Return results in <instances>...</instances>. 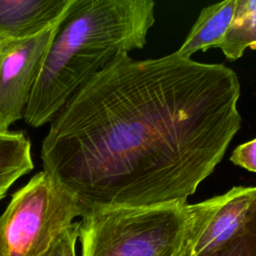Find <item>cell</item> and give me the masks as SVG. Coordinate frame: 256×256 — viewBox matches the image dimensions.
I'll use <instances>...</instances> for the list:
<instances>
[{
	"mask_svg": "<svg viewBox=\"0 0 256 256\" xmlns=\"http://www.w3.org/2000/svg\"><path fill=\"white\" fill-rule=\"evenodd\" d=\"M57 25L31 38L0 41V134L8 133L13 123L24 118L42 59Z\"/></svg>",
	"mask_w": 256,
	"mask_h": 256,
	"instance_id": "5",
	"label": "cell"
},
{
	"mask_svg": "<svg viewBox=\"0 0 256 256\" xmlns=\"http://www.w3.org/2000/svg\"><path fill=\"white\" fill-rule=\"evenodd\" d=\"M194 209L182 201L92 209L80 221L82 256H179Z\"/></svg>",
	"mask_w": 256,
	"mask_h": 256,
	"instance_id": "3",
	"label": "cell"
},
{
	"mask_svg": "<svg viewBox=\"0 0 256 256\" xmlns=\"http://www.w3.org/2000/svg\"><path fill=\"white\" fill-rule=\"evenodd\" d=\"M154 11L152 0H72L42 59L25 122L35 128L50 123L119 53L142 49Z\"/></svg>",
	"mask_w": 256,
	"mask_h": 256,
	"instance_id": "2",
	"label": "cell"
},
{
	"mask_svg": "<svg viewBox=\"0 0 256 256\" xmlns=\"http://www.w3.org/2000/svg\"><path fill=\"white\" fill-rule=\"evenodd\" d=\"M79 226L80 221H76L64 230L42 256H76Z\"/></svg>",
	"mask_w": 256,
	"mask_h": 256,
	"instance_id": "12",
	"label": "cell"
},
{
	"mask_svg": "<svg viewBox=\"0 0 256 256\" xmlns=\"http://www.w3.org/2000/svg\"><path fill=\"white\" fill-rule=\"evenodd\" d=\"M72 0H0V41L34 37L63 18Z\"/></svg>",
	"mask_w": 256,
	"mask_h": 256,
	"instance_id": "7",
	"label": "cell"
},
{
	"mask_svg": "<svg viewBox=\"0 0 256 256\" xmlns=\"http://www.w3.org/2000/svg\"><path fill=\"white\" fill-rule=\"evenodd\" d=\"M239 97L238 76L223 64L121 52L50 122L44 171L76 197L82 217L187 202L241 127Z\"/></svg>",
	"mask_w": 256,
	"mask_h": 256,
	"instance_id": "1",
	"label": "cell"
},
{
	"mask_svg": "<svg viewBox=\"0 0 256 256\" xmlns=\"http://www.w3.org/2000/svg\"><path fill=\"white\" fill-rule=\"evenodd\" d=\"M237 0H226L204 7L184 42L175 53L182 58H190L197 51L215 48L232 21Z\"/></svg>",
	"mask_w": 256,
	"mask_h": 256,
	"instance_id": "8",
	"label": "cell"
},
{
	"mask_svg": "<svg viewBox=\"0 0 256 256\" xmlns=\"http://www.w3.org/2000/svg\"><path fill=\"white\" fill-rule=\"evenodd\" d=\"M256 200V186H234L194 243L180 256H204L231 240L246 222Z\"/></svg>",
	"mask_w": 256,
	"mask_h": 256,
	"instance_id": "6",
	"label": "cell"
},
{
	"mask_svg": "<svg viewBox=\"0 0 256 256\" xmlns=\"http://www.w3.org/2000/svg\"><path fill=\"white\" fill-rule=\"evenodd\" d=\"M82 215L76 197L40 171L12 195L0 216V256H42Z\"/></svg>",
	"mask_w": 256,
	"mask_h": 256,
	"instance_id": "4",
	"label": "cell"
},
{
	"mask_svg": "<svg viewBox=\"0 0 256 256\" xmlns=\"http://www.w3.org/2000/svg\"><path fill=\"white\" fill-rule=\"evenodd\" d=\"M230 160L237 166L256 172V138L237 146L233 150Z\"/></svg>",
	"mask_w": 256,
	"mask_h": 256,
	"instance_id": "13",
	"label": "cell"
},
{
	"mask_svg": "<svg viewBox=\"0 0 256 256\" xmlns=\"http://www.w3.org/2000/svg\"><path fill=\"white\" fill-rule=\"evenodd\" d=\"M204 256H256V200L238 233L225 245Z\"/></svg>",
	"mask_w": 256,
	"mask_h": 256,
	"instance_id": "11",
	"label": "cell"
},
{
	"mask_svg": "<svg viewBox=\"0 0 256 256\" xmlns=\"http://www.w3.org/2000/svg\"><path fill=\"white\" fill-rule=\"evenodd\" d=\"M215 48L232 61L241 58L247 48L256 49V0H237L232 21Z\"/></svg>",
	"mask_w": 256,
	"mask_h": 256,
	"instance_id": "10",
	"label": "cell"
},
{
	"mask_svg": "<svg viewBox=\"0 0 256 256\" xmlns=\"http://www.w3.org/2000/svg\"><path fill=\"white\" fill-rule=\"evenodd\" d=\"M34 168L31 142L24 132L0 134V200L10 187Z\"/></svg>",
	"mask_w": 256,
	"mask_h": 256,
	"instance_id": "9",
	"label": "cell"
}]
</instances>
